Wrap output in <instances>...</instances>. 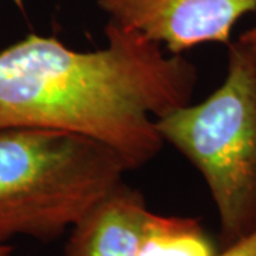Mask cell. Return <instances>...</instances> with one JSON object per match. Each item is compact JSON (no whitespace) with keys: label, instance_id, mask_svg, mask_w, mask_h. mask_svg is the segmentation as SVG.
<instances>
[{"label":"cell","instance_id":"9c48e42d","mask_svg":"<svg viewBox=\"0 0 256 256\" xmlns=\"http://www.w3.org/2000/svg\"><path fill=\"white\" fill-rule=\"evenodd\" d=\"M12 250L13 249L8 245V242H0V256H10Z\"/></svg>","mask_w":256,"mask_h":256},{"label":"cell","instance_id":"52a82bcc","mask_svg":"<svg viewBox=\"0 0 256 256\" xmlns=\"http://www.w3.org/2000/svg\"><path fill=\"white\" fill-rule=\"evenodd\" d=\"M216 256H256V230L238 242L224 248Z\"/></svg>","mask_w":256,"mask_h":256},{"label":"cell","instance_id":"3957f363","mask_svg":"<svg viewBox=\"0 0 256 256\" xmlns=\"http://www.w3.org/2000/svg\"><path fill=\"white\" fill-rule=\"evenodd\" d=\"M210 190L224 248L256 230V46L230 43L224 82L198 104L156 120Z\"/></svg>","mask_w":256,"mask_h":256},{"label":"cell","instance_id":"7a4b0ae2","mask_svg":"<svg viewBox=\"0 0 256 256\" xmlns=\"http://www.w3.org/2000/svg\"><path fill=\"white\" fill-rule=\"evenodd\" d=\"M130 171L112 150L77 134L0 128V242L60 238Z\"/></svg>","mask_w":256,"mask_h":256},{"label":"cell","instance_id":"6da1fadb","mask_svg":"<svg viewBox=\"0 0 256 256\" xmlns=\"http://www.w3.org/2000/svg\"><path fill=\"white\" fill-rule=\"evenodd\" d=\"M106 46L78 52L28 34L0 52V128L58 130L108 146L136 170L164 146L156 120L190 104L195 66L108 22Z\"/></svg>","mask_w":256,"mask_h":256},{"label":"cell","instance_id":"ba28073f","mask_svg":"<svg viewBox=\"0 0 256 256\" xmlns=\"http://www.w3.org/2000/svg\"><path fill=\"white\" fill-rule=\"evenodd\" d=\"M238 40L239 42H242V43H245V44L256 46V24L255 26H252L249 30H246L245 33H242Z\"/></svg>","mask_w":256,"mask_h":256},{"label":"cell","instance_id":"277c9868","mask_svg":"<svg viewBox=\"0 0 256 256\" xmlns=\"http://www.w3.org/2000/svg\"><path fill=\"white\" fill-rule=\"evenodd\" d=\"M121 28L166 48L170 54L202 43H229L230 32L256 0H97Z\"/></svg>","mask_w":256,"mask_h":256},{"label":"cell","instance_id":"5b68a950","mask_svg":"<svg viewBox=\"0 0 256 256\" xmlns=\"http://www.w3.org/2000/svg\"><path fill=\"white\" fill-rule=\"evenodd\" d=\"M150 214L144 195L122 181L72 226L64 256H137Z\"/></svg>","mask_w":256,"mask_h":256},{"label":"cell","instance_id":"8992f818","mask_svg":"<svg viewBox=\"0 0 256 256\" xmlns=\"http://www.w3.org/2000/svg\"><path fill=\"white\" fill-rule=\"evenodd\" d=\"M137 256H216V248L198 220L151 212Z\"/></svg>","mask_w":256,"mask_h":256}]
</instances>
